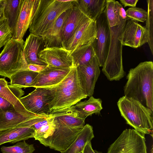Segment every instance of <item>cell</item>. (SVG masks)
I'll list each match as a JSON object with an SVG mask.
<instances>
[{
    "mask_svg": "<svg viewBox=\"0 0 153 153\" xmlns=\"http://www.w3.org/2000/svg\"><path fill=\"white\" fill-rule=\"evenodd\" d=\"M119 40L123 46L137 48L148 42L149 33L145 27L127 19Z\"/></svg>",
    "mask_w": 153,
    "mask_h": 153,
    "instance_id": "obj_11",
    "label": "cell"
},
{
    "mask_svg": "<svg viewBox=\"0 0 153 153\" xmlns=\"http://www.w3.org/2000/svg\"><path fill=\"white\" fill-rule=\"evenodd\" d=\"M12 37L11 30L7 19L5 18L0 20V49Z\"/></svg>",
    "mask_w": 153,
    "mask_h": 153,
    "instance_id": "obj_32",
    "label": "cell"
},
{
    "mask_svg": "<svg viewBox=\"0 0 153 153\" xmlns=\"http://www.w3.org/2000/svg\"><path fill=\"white\" fill-rule=\"evenodd\" d=\"M153 147L152 146V149L151 150V152H150V153H153Z\"/></svg>",
    "mask_w": 153,
    "mask_h": 153,
    "instance_id": "obj_39",
    "label": "cell"
},
{
    "mask_svg": "<svg viewBox=\"0 0 153 153\" xmlns=\"http://www.w3.org/2000/svg\"><path fill=\"white\" fill-rule=\"evenodd\" d=\"M120 1L125 7L126 6L135 7L138 0H120Z\"/></svg>",
    "mask_w": 153,
    "mask_h": 153,
    "instance_id": "obj_35",
    "label": "cell"
},
{
    "mask_svg": "<svg viewBox=\"0 0 153 153\" xmlns=\"http://www.w3.org/2000/svg\"><path fill=\"white\" fill-rule=\"evenodd\" d=\"M58 0H39L30 24V34L43 37L53 27L60 16L73 6V2Z\"/></svg>",
    "mask_w": 153,
    "mask_h": 153,
    "instance_id": "obj_5",
    "label": "cell"
},
{
    "mask_svg": "<svg viewBox=\"0 0 153 153\" xmlns=\"http://www.w3.org/2000/svg\"><path fill=\"white\" fill-rule=\"evenodd\" d=\"M145 134L126 129L110 146L106 153H147Z\"/></svg>",
    "mask_w": 153,
    "mask_h": 153,
    "instance_id": "obj_8",
    "label": "cell"
},
{
    "mask_svg": "<svg viewBox=\"0 0 153 153\" xmlns=\"http://www.w3.org/2000/svg\"><path fill=\"white\" fill-rule=\"evenodd\" d=\"M13 105L5 99L0 97V108H5Z\"/></svg>",
    "mask_w": 153,
    "mask_h": 153,
    "instance_id": "obj_37",
    "label": "cell"
},
{
    "mask_svg": "<svg viewBox=\"0 0 153 153\" xmlns=\"http://www.w3.org/2000/svg\"><path fill=\"white\" fill-rule=\"evenodd\" d=\"M54 116L52 114H50L48 116L42 120L37 122L31 126L35 132L51 122L53 120Z\"/></svg>",
    "mask_w": 153,
    "mask_h": 153,
    "instance_id": "obj_33",
    "label": "cell"
},
{
    "mask_svg": "<svg viewBox=\"0 0 153 153\" xmlns=\"http://www.w3.org/2000/svg\"><path fill=\"white\" fill-rule=\"evenodd\" d=\"M95 152L94 153H102L101 152H98L96 150H94Z\"/></svg>",
    "mask_w": 153,
    "mask_h": 153,
    "instance_id": "obj_40",
    "label": "cell"
},
{
    "mask_svg": "<svg viewBox=\"0 0 153 153\" xmlns=\"http://www.w3.org/2000/svg\"><path fill=\"white\" fill-rule=\"evenodd\" d=\"M45 48L42 37L30 34L25 42L24 55L28 64L47 66L39 58L38 54Z\"/></svg>",
    "mask_w": 153,
    "mask_h": 153,
    "instance_id": "obj_19",
    "label": "cell"
},
{
    "mask_svg": "<svg viewBox=\"0 0 153 153\" xmlns=\"http://www.w3.org/2000/svg\"><path fill=\"white\" fill-rule=\"evenodd\" d=\"M124 87V96L135 100L153 111V62H140L130 69Z\"/></svg>",
    "mask_w": 153,
    "mask_h": 153,
    "instance_id": "obj_2",
    "label": "cell"
},
{
    "mask_svg": "<svg viewBox=\"0 0 153 153\" xmlns=\"http://www.w3.org/2000/svg\"><path fill=\"white\" fill-rule=\"evenodd\" d=\"M94 137L93 127L87 124L84 126L77 137L65 150L61 153H79L83 152L87 143Z\"/></svg>",
    "mask_w": 153,
    "mask_h": 153,
    "instance_id": "obj_24",
    "label": "cell"
},
{
    "mask_svg": "<svg viewBox=\"0 0 153 153\" xmlns=\"http://www.w3.org/2000/svg\"><path fill=\"white\" fill-rule=\"evenodd\" d=\"M71 8L67 10L60 16L51 29L42 37L45 48L63 47L62 39V29L64 23L71 11Z\"/></svg>",
    "mask_w": 153,
    "mask_h": 153,
    "instance_id": "obj_21",
    "label": "cell"
},
{
    "mask_svg": "<svg viewBox=\"0 0 153 153\" xmlns=\"http://www.w3.org/2000/svg\"><path fill=\"white\" fill-rule=\"evenodd\" d=\"M127 19L134 22H144L147 17V12L144 10L138 7H131L126 11Z\"/></svg>",
    "mask_w": 153,
    "mask_h": 153,
    "instance_id": "obj_31",
    "label": "cell"
},
{
    "mask_svg": "<svg viewBox=\"0 0 153 153\" xmlns=\"http://www.w3.org/2000/svg\"><path fill=\"white\" fill-rule=\"evenodd\" d=\"M47 66L41 65L36 64H28V70L39 73L43 70Z\"/></svg>",
    "mask_w": 153,
    "mask_h": 153,
    "instance_id": "obj_34",
    "label": "cell"
},
{
    "mask_svg": "<svg viewBox=\"0 0 153 153\" xmlns=\"http://www.w3.org/2000/svg\"><path fill=\"white\" fill-rule=\"evenodd\" d=\"M76 67L82 86L88 97L92 96L100 70L96 56L87 64Z\"/></svg>",
    "mask_w": 153,
    "mask_h": 153,
    "instance_id": "obj_13",
    "label": "cell"
},
{
    "mask_svg": "<svg viewBox=\"0 0 153 153\" xmlns=\"http://www.w3.org/2000/svg\"><path fill=\"white\" fill-rule=\"evenodd\" d=\"M71 53L64 48L53 47L45 48L38 56L39 59L48 66L71 68L74 66Z\"/></svg>",
    "mask_w": 153,
    "mask_h": 153,
    "instance_id": "obj_12",
    "label": "cell"
},
{
    "mask_svg": "<svg viewBox=\"0 0 153 153\" xmlns=\"http://www.w3.org/2000/svg\"><path fill=\"white\" fill-rule=\"evenodd\" d=\"M35 133L31 127H16L0 131V146L7 143H14L34 138Z\"/></svg>",
    "mask_w": 153,
    "mask_h": 153,
    "instance_id": "obj_22",
    "label": "cell"
},
{
    "mask_svg": "<svg viewBox=\"0 0 153 153\" xmlns=\"http://www.w3.org/2000/svg\"><path fill=\"white\" fill-rule=\"evenodd\" d=\"M74 2L73 6L64 23L62 29V39L64 48L77 30L91 19L85 15L74 4Z\"/></svg>",
    "mask_w": 153,
    "mask_h": 153,
    "instance_id": "obj_15",
    "label": "cell"
},
{
    "mask_svg": "<svg viewBox=\"0 0 153 153\" xmlns=\"http://www.w3.org/2000/svg\"><path fill=\"white\" fill-rule=\"evenodd\" d=\"M92 42L80 46L71 53L74 66L85 65L96 56Z\"/></svg>",
    "mask_w": 153,
    "mask_h": 153,
    "instance_id": "obj_27",
    "label": "cell"
},
{
    "mask_svg": "<svg viewBox=\"0 0 153 153\" xmlns=\"http://www.w3.org/2000/svg\"><path fill=\"white\" fill-rule=\"evenodd\" d=\"M117 105L121 116L126 123L137 131L152 137L153 111L139 102L124 96Z\"/></svg>",
    "mask_w": 153,
    "mask_h": 153,
    "instance_id": "obj_6",
    "label": "cell"
},
{
    "mask_svg": "<svg viewBox=\"0 0 153 153\" xmlns=\"http://www.w3.org/2000/svg\"><path fill=\"white\" fill-rule=\"evenodd\" d=\"M96 36L95 21L91 19L75 32L68 42L65 48L71 53L80 46L93 42Z\"/></svg>",
    "mask_w": 153,
    "mask_h": 153,
    "instance_id": "obj_17",
    "label": "cell"
},
{
    "mask_svg": "<svg viewBox=\"0 0 153 153\" xmlns=\"http://www.w3.org/2000/svg\"><path fill=\"white\" fill-rule=\"evenodd\" d=\"M24 94L21 88L8 85L5 78H0V97L10 102L15 110L21 114L33 116L41 115L30 112L25 108L19 100Z\"/></svg>",
    "mask_w": 153,
    "mask_h": 153,
    "instance_id": "obj_14",
    "label": "cell"
},
{
    "mask_svg": "<svg viewBox=\"0 0 153 153\" xmlns=\"http://www.w3.org/2000/svg\"><path fill=\"white\" fill-rule=\"evenodd\" d=\"M105 10L110 30V42L102 71L109 80L118 81L125 75L123 63V46L119 38L127 20L126 11L120 3L114 0H106Z\"/></svg>",
    "mask_w": 153,
    "mask_h": 153,
    "instance_id": "obj_1",
    "label": "cell"
},
{
    "mask_svg": "<svg viewBox=\"0 0 153 153\" xmlns=\"http://www.w3.org/2000/svg\"><path fill=\"white\" fill-rule=\"evenodd\" d=\"M49 88L53 99L49 103L50 114L67 109L87 98L76 67L73 66L59 83Z\"/></svg>",
    "mask_w": 153,
    "mask_h": 153,
    "instance_id": "obj_3",
    "label": "cell"
},
{
    "mask_svg": "<svg viewBox=\"0 0 153 153\" xmlns=\"http://www.w3.org/2000/svg\"><path fill=\"white\" fill-rule=\"evenodd\" d=\"M102 101L100 98H95L92 96L88 100L79 102L72 106V108L86 118L93 114H100L102 109Z\"/></svg>",
    "mask_w": 153,
    "mask_h": 153,
    "instance_id": "obj_25",
    "label": "cell"
},
{
    "mask_svg": "<svg viewBox=\"0 0 153 153\" xmlns=\"http://www.w3.org/2000/svg\"><path fill=\"white\" fill-rule=\"evenodd\" d=\"M6 0L0 1V20L5 18L4 15V9Z\"/></svg>",
    "mask_w": 153,
    "mask_h": 153,
    "instance_id": "obj_36",
    "label": "cell"
},
{
    "mask_svg": "<svg viewBox=\"0 0 153 153\" xmlns=\"http://www.w3.org/2000/svg\"><path fill=\"white\" fill-rule=\"evenodd\" d=\"M1 150L3 153H33L35 149L33 144H29L24 140L12 146H2Z\"/></svg>",
    "mask_w": 153,
    "mask_h": 153,
    "instance_id": "obj_29",
    "label": "cell"
},
{
    "mask_svg": "<svg viewBox=\"0 0 153 153\" xmlns=\"http://www.w3.org/2000/svg\"><path fill=\"white\" fill-rule=\"evenodd\" d=\"M79 153H83V152H80Z\"/></svg>",
    "mask_w": 153,
    "mask_h": 153,
    "instance_id": "obj_41",
    "label": "cell"
},
{
    "mask_svg": "<svg viewBox=\"0 0 153 153\" xmlns=\"http://www.w3.org/2000/svg\"><path fill=\"white\" fill-rule=\"evenodd\" d=\"M53 99L49 88L37 87L27 95L21 97L19 100L28 111L37 115L50 114L49 103Z\"/></svg>",
    "mask_w": 153,
    "mask_h": 153,
    "instance_id": "obj_10",
    "label": "cell"
},
{
    "mask_svg": "<svg viewBox=\"0 0 153 153\" xmlns=\"http://www.w3.org/2000/svg\"><path fill=\"white\" fill-rule=\"evenodd\" d=\"M83 127L68 126L54 117L52 121L35 132L34 138L45 146L62 152L71 145Z\"/></svg>",
    "mask_w": 153,
    "mask_h": 153,
    "instance_id": "obj_4",
    "label": "cell"
},
{
    "mask_svg": "<svg viewBox=\"0 0 153 153\" xmlns=\"http://www.w3.org/2000/svg\"><path fill=\"white\" fill-rule=\"evenodd\" d=\"M147 17L145 27L149 34V40L148 42L152 54L153 55V0H147Z\"/></svg>",
    "mask_w": 153,
    "mask_h": 153,
    "instance_id": "obj_30",
    "label": "cell"
},
{
    "mask_svg": "<svg viewBox=\"0 0 153 153\" xmlns=\"http://www.w3.org/2000/svg\"><path fill=\"white\" fill-rule=\"evenodd\" d=\"M23 0H6L4 15L14 37Z\"/></svg>",
    "mask_w": 153,
    "mask_h": 153,
    "instance_id": "obj_26",
    "label": "cell"
},
{
    "mask_svg": "<svg viewBox=\"0 0 153 153\" xmlns=\"http://www.w3.org/2000/svg\"><path fill=\"white\" fill-rule=\"evenodd\" d=\"M39 0H23L14 37L22 40L30 24Z\"/></svg>",
    "mask_w": 153,
    "mask_h": 153,
    "instance_id": "obj_18",
    "label": "cell"
},
{
    "mask_svg": "<svg viewBox=\"0 0 153 153\" xmlns=\"http://www.w3.org/2000/svg\"><path fill=\"white\" fill-rule=\"evenodd\" d=\"M82 152L83 153H94V150L92 148L91 141L87 143Z\"/></svg>",
    "mask_w": 153,
    "mask_h": 153,
    "instance_id": "obj_38",
    "label": "cell"
},
{
    "mask_svg": "<svg viewBox=\"0 0 153 153\" xmlns=\"http://www.w3.org/2000/svg\"><path fill=\"white\" fill-rule=\"evenodd\" d=\"M74 3L88 18L95 20L105 10L106 0H75Z\"/></svg>",
    "mask_w": 153,
    "mask_h": 153,
    "instance_id": "obj_23",
    "label": "cell"
},
{
    "mask_svg": "<svg viewBox=\"0 0 153 153\" xmlns=\"http://www.w3.org/2000/svg\"><path fill=\"white\" fill-rule=\"evenodd\" d=\"M25 42L12 38L0 53V76L9 79L19 71L28 70L24 53Z\"/></svg>",
    "mask_w": 153,
    "mask_h": 153,
    "instance_id": "obj_7",
    "label": "cell"
},
{
    "mask_svg": "<svg viewBox=\"0 0 153 153\" xmlns=\"http://www.w3.org/2000/svg\"><path fill=\"white\" fill-rule=\"evenodd\" d=\"M1 0H0V1H1Z\"/></svg>",
    "mask_w": 153,
    "mask_h": 153,
    "instance_id": "obj_42",
    "label": "cell"
},
{
    "mask_svg": "<svg viewBox=\"0 0 153 153\" xmlns=\"http://www.w3.org/2000/svg\"><path fill=\"white\" fill-rule=\"evenodd\" d=\"M39 116L22 114L17 111L13 105L0 108V131L16 127L21 123Z\"/></svg>",
    "mask_w": 153,
    "mask_h": 153,
    "instance_id": "obj_20",
    "label": "cell"
},
{
    "mask_svg": "<svg viewBox=\"0 0 153 153\" xmlns=\"http://www.w3.org/2000/svg\"><path fill=\"white\" fill-rule=\"evenodd\" d=\"M96 36L92 42L100 67H102L109 52L110 32L105 9L96 19Z\"/></svg>",
    "mask_w": 153,
    "mask_h": 153,
    "instance_id": "obj_9",
    "label": "cell"
},
{
    "mask_svg": "<svg viewBox=\"0 0 153 153\" xmlns=\"http://www.w3.org/2000/svg\"><path fill=\"white\" fill-rule=\"evenodd\" d=\"M38 74L29 70L19 71L10 77V83L21 88L32 87Z\"/></svg>",
    "mask_w": 153,
    "mask_h": 153,
    "instance_id": "obj_28",
    "label": "cell"
},
{
    "mask_svg": "<svg viewBox=\"0 0 153 153\" xmlns=\"http://www.w3.org/2000/svg\"><path fill=\"white\" fill-rule=\"evenodd\" d=\"M71 68H55L47 66L39 73L32 87L50 88L61 82L67 76Z\"/></svg>",
    "mask_w": 153,
    "mask_h": 153,
    "instance_id": "obj_16",
    "label": "cell"
}]
</instances>
